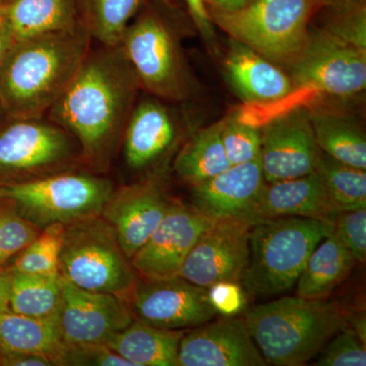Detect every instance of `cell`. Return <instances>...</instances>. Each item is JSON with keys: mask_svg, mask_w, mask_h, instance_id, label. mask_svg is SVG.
<instances>
[{"mask_svg": "<svg viewBox=\"0 0 366 366\" xmlns=\"http://www.w3.org/2000/svg\"><path fill=\"white\" fill-rule=\"evenodd\" d=\"M139 86L120 45L90 48L48 114L78 142L86 158L100 162L125 129Z\"/></svg>", "mask_w": 366, "mask_h": 366, "instance_id": "cell-1", "label": "cell"}, {"mask_svg": "<svg viewBox=\"0 0 366 366\" xmlns=\"http://www.w3.org/2000/svg\"><path fill=\"white\" fill-rule=\"evenodd\" d=\"M81 24L14 43L0 71V107L6 118L48 112L71 83L91 48Z\"/></svg>", "mask_w": 366, "mask_h": 366, "instance_id": "cell-2", "label": "cell"}, {"mask_svg": "<svg viewBox=\"0 0 366 366\" xmlns=\"http://www.w3.org/2000/svg\"><path fill=\"white\" fill-rule=\"evenodd\" d=\"M347 317L337 302L296 296L249 308L243 320L268 365L301 366L347 326Z\"/></svg>", "mask_w": 366, "mask_h": 366, "instance_id": "cell-3", "label": "cell"}, {"mask_svg": "<svg viewBox=\"0 0 366 366\" xmlns=\"http://www.w3.org/2000/svg\"><path fill=\"white\" fill-rule=\"evenodd\" d=\"M334 229V224L303 217L255 222L249 231V264L242 279L247 292L269 296L290 290L308 257Z\"/></svg>", "mask_w": 366, "mask_h": 366, "instance_id": "cell-4", "label": "cell"}, {"mask_svg": "<svg viewBox=\"0 0 366 366\" xmlns=\"http://www.w3.org/2000/svg\"><path fill=\"white\" fill-rule=\"evenodd\" d=\"M317 0H254L233 11L208 9L213 23L273 64L295 66L310 40Z\"/></svg>", "mask_w": 366, "mask_h": 366, "instance_id": "cell-5", "label": "cell"}, {"mask_svg": "<svg viewBox=\"0 0 366 366\" xmlns=\"http://www.w3.org/2000/svg\"><path fill=\"white\" fill-rule=\"evenodd\" d=\"M164 0H151L125 30L120 47L139 86L152 95L182 101L189 95V72Z\"/></svg>", "mask_w": 366, "mask_h": 366, "instance_id": "cell-6", "label": "cell"}, {"mask_svg": "<svg viewBox=\"0 0 366 366\" xmlns=\"http://www.w3.org/2000/svg\"><path fill=\"white\" fill-rule=\"evenodd\" d=\"M112 192L109 180L83 173H59L0 184V197L13 203L21 216L42 229L101 216Z\"/></svg>", "mask_w": 366, "mask_h": 366, "instance_id": "cell-7", "label": "cell"}, {"mask_svg": "<svg viewBox=\"0 0 366 366\" xmlns=\"http://www.w3.org/2000/svg\"><path fill=\"white\" fill-rule=\"evenodd\" d=\"M59 274L72 285L127 298L136 285L131 262L100 216L66 226Z\"/></svg>", "mask_w": 366, "mask_h": 366, "instance_id": "cell-8", "label": "cell"}, {"mask_svg": "<svg viewBox=\"0 0 366 366\" xmlns=\"http://www.w3.org/2000/svg\"><path fill=\"white\" fill-rule=\"evenodd\" d=\"M293 86H307L322 95H353L366 86L365 40L340 30L322 31L310 37L293 66Z\"/></svg>", "mask_w": 366, "mask_h": 366, "instance_id": "cell-9", "label": "cell"}, {"mask_svg": "<svg viewBox=\"0 0 366 366\" xmlns=\"http://www.w3.org/2000/svg\"><path fill=\"white\" fill-rule=\"evenodd\" d=\"M6 119L0 122V180L4 183L48 172L74 156V137L51 120Z\"/></svg>", "mask_w": 366, "mask_h": 366, "instance_id": "cell-10", "label": "cell"}, {"mask_svg": "<svg viewBox=\"0 0 366 366\" xmlns=\"http://www.w3.org/2000/svg\"><path fill=\"white\" fill-rule=\"evenodd\" d=\"M134 320L166 330H187L215 319L208 289L182 277L137 281L129 295Z\"/></svg>", "mask_w": 366, "mask_h": 366, "instance_id": "cell-11", "label": "cell"}, {"mask_svg": "<svg viewBox=\"0 0 366 366\" xmlns=\"http://www.w3.org/2000/svg\"><path fill=\"white\" fill-rule=\"evenodd\" d=\"M252 225L247 220L215 221L199 236L178 276L204 288L217 282L242 281Z\"/></svg>", "mask_w": 366, "mask_h": 366, "instance_id": "cell-12", "label": "cell"}, {"mask_svg": "<svg viewBox=\"0 0 366 366\" xmlns=\"http://www.w3.org/2000/svg\"><path fill=\"white\" fill-rule=\"evenodd\" d=\"M134 320L124 298L85 290L62 278L57 320L66 345L105 344Z\"/></svg>", "mask_w": 366, "mask_h": 366, "instance_id": "cell-13", "label": "cell"}, {"mask_svg": "<svg viewBox=\"0 0 366 366\" xmlns=\"http://www.w3.org/2000/svg\"><path fill=\"white\" fill-rule=\"evenodd\" d=\"M214 222L194 207L173 202L148 242L132 257V268L144 278L178 276L199 236Z\"/></svg>", "mask_w": 366, "mask_h": 366, "instance_id": "cell-14", "label": "cell"}, {"mask_svg": "<svg viewBox=\"0 0 366 366\" xmlns=\"http://www.w3.org/2000/svg\"><path fill=\"white\" fill-rule=\"evenodd\" d=\"M261 132L264 182L292 179L314 172L320 150L307 110L278 118Z\"/></svg>", "mask_w": 366, "mask_h": 366, "instance_id": "cell-15", "label": "cell"}, {"mask_svg": "<svg viewBox=\"0 0 366 366\" xmlns=\"http://www.w3.org/2000/svg\"><path fill=\"white\" fill-rule=\"evenodd\" d=\"M269 365L255 345L244 320L224 317L185 332L177 366Z\"/></svg>", "mask_w": 366, "mask_h": 366, "instance_id": "cell-16", "label": "cell"}, {"mask_svg": "<svg viewBox=\"0 0 366 366\" xmlns=\"http://www.w3.org/2000/svg\"><path fill=\"white\" fill-rule=\"evenodd\" d=\"M173 202L152 182H139L113 192L102 209L103 220L112 228L129 261L148 242Z\"/></svg>", "mask_w": 366, "mask_h": 366, "instance_id": "cell-17", "label": "cell"}, {"mask_svg": "<svg viewBox=\"0 0 366 366\" xmlns=\"http://www.w3.org/2000/svg\"><path fill=\"white\" fill-rule=\"evenodd\" d=\"M264 182L261 157L231 165L215 177L192 187V207L214 221H249Z\"/></svg>", "mask_w": 366, "mask_h": 366, "instance_id": "cell-18", "label": "cell"}, {"mask_svg": "<svg viewBox=\"0 0 366 366\" xmlns=\"http://www.w3.org/2000/svg\"><path fill=\"white\" fill-rule=\"evenodd\" d=\"M339 213L320 175L314 171L292 179L264 182L249 221L254 224L279 217H303L335 225Z\"/></svg>", "mask_w": 366, "mask_h": 366, "instance_id": "cell-19", "label": "cell"}, {"mask_svg": "<svg viewBox=\"0 0 366 366\" xmlns=\"http://www.w3.org/2000/svg\"><path fill=\"white\" fill-rule=\"evenodd\" d=\"M175 137L174 122L161 103L154 100L139 103L125 127V162L134 170L148 167L167 152Z\"/></svg>", "mask_w": 366, "mask_h": 366, "instance_id": "cell-20", "label": "cell"}, {"mask_svg": "<svg viewBox=\"0 0 366 366\" xmlns=\"http://www.w3.org/2000/svg\"><path fill=\"white\" fill-rule=\"evenodd\" d=\"M231 43L226 71L245 102H268L292 90V81L276 64L238 41Z\"/></svg>", "mask_w": 366, "mask_h": 366, "instance_id": "cell-21", "label": "cell"}, {"mask_svg": "<svg viewBox=\"0 0 366 366\" xmlns=\"http://www.w3.org/2000/svg\"><path fill=\"white\" fill-rule=\"evenodd\" d=\"M64 347L57 314L32 317L9 310L0 315V360L32 354L61 365Z\"/></svg>", "mask_w": 366, "mask_h": 366, "instance_id": "cell-22", "label": "cell"}, {"mask_svg": "<svg viewBox=\"0 0 366 366\" xmlns=\"http://www.w3.org/2000/svg\"><path fill=\"white\" fill-rule=\"evenodd\" d=\"M0 14L16 42L69 30L79 21V0H0Z\"/></svg>", "mask_w": 366, "mask_h": 366, "instance_id": "cell-23", "label": "cell"}, {"mask_svg": "<svg viewBox=\"0 0 366 366\" xmlns=\"http://www.w3.org/2000/svg\"><path fill=\"white\" fill-rule=\"evenodd\" d=\"M184 330H166L134 320L105 345L134 366H177Z\"/></svg>", "mask_w": 366, "mask_h": 366, "instance_id": "cell-24", "label": "cell"}, {"mask_svg": "<svg viewBox=\"0 0 366 366\" xmlns=\"http://www.w3.org/2000/svg\"><path fill=\"white\" fill-rule=\"evenodd\" d=\"M355 259L335 233L319 243L308 257L296 282L297 296L305 300H325L345 280Z\"/></svg>", "mask_w": 366, "mask_h": 366, "instance_id": "cell-25", "label": "cell"}, {"mask_svg": "<svg viewBox=\"0 0 366 366\" xmlns=\"http://www.w3.org/2000/svg\"><path fill=\"white\" fill-rule=\"evenodd\" d=\"M221 132L222 122H219L197 132L183 146L174 162V170L183 182L196 187L230 167Z\"/></svg>", "mask_w": 366, "mask_h": 366, "instance_id": "cell-26", "label": "cell"}, {"mask_svg": "<svg viewBox=\"0 0 366 366\" xmlns=\"http://www.w3.org/2000/svg\"><path fill=\"white\" fill-rule=\"evenodd\" d=\"M151 0H79V21L100 45L117 46L125 30Z\"/></svg>", "mask_w": 366, "mask_h": 366, "instance_id": "cell-27", "label": "cell"}, {"mask_svg": "<svg viewBox=\"0 0 366 366\" xmlns=\"http://www.w3.org/2000/svg\"><path fill=\"white\" fill-rule=\"evenodd\" d=\"M11 273V312L32 317H47L57 314L61 300L60 274Z\"/></svg>", "mask_w": 366, "mask_h": 366, "instance_id": "cell-28", "label": "cell"}, {"mask_svg": "<svg viewBox=\"0 0 366 366\" xmlns=\"http://www.w3.org/2000/svg\"><path fill=\"white\" fill-rule=\"evenodd\" d=\"M315 142L327 156L358 169H366V139L356 125L331 115L310 117Z\"/></svg>", "mask_w": 366, "mask_h": 366, "instance_id": "cell-29", "label": "cell"}, {"mask_svg": "<svg viewBox=\"0 0 366 366\" xmlns=\"http://www.w3.org/2000/svg\"><path fill=\"white\" fill-rule=\"evenodd\" d=\"M315 171L339 211L366 208L365 170L339 162L320 151Z\"/></svg>", "mask_w": 366, "mask_h": 366, "instance_id": "cell-30", "label": "cell"}, {"mask_svg": "<svg viewBox=\"0 0 366 366\" xmlns=\"http://www.w3.org/2000/svg\"><path fill=\"white\" fill-rule=\"evenodd\" d=\"M66 226L51 224L43 228L37 237L16 257L14 273L59 274V257Z\"/></svg>", "mask_w": 366, "mask_h": 366, "instance_id": "cell-31", "label": "cell"}, {"mask_svg": "<svg viewBox=\"0 0 366 366\" xmlns=\"http://www.w3.org/2000/svg\"><path fill=\"white\" fill-rule=\"evenodd\" d=\"M322 96L320 92L310 86H293L292 90L283 97L268 102H245L234 117L242 124L262 129L278 118L305 109Z\"/></svg>", "mask_w": 366, "mask_h": 366, "instance_id": "cell-32", "label": "cell"}, {"mask_svg": "<svg viewBox=\"0 0 366 366\" xmlns=\"http://www.w3.org/2000/svg\"><path fill=\"white\" fill-rule=\"evenodd\" d=\"M222 143L229 163L238 165L261 157L262 132L235 119L222 122Z\"/></svg>", "mask_w": 366, "mask_h": 366, "instance_id": "cell-33", "label": "cell"}, {"mask_svg": "<svg viewBox=\"0 0 366 366\" xmlns=\"http://www.w3.org/2000/svg\"><path fill=\"white\" fill-rule=\"evenodd\" d=\"M317 366H365L366 344L347 326L334 335L320 351Z\"/></svg>", "mask_w": 366, "mask_h": 366, "instance_id": "cell-34", "label": "cell"}, {"mask_svg": "<svg viewBox=\"0 0 366 366\" xmlns=\"http://www.w3.org/2000/svg\"><path fill=\"white\" fill-rule=\"evenodd\" d=\"M39 234V228L13 212L0 213V268L24 249Z\"/></svg>", "mask_w": 366, "mask_h": 366, "instance_id": "cell-35", "label": "cell"}, {"mask_svg": "<svg viewBox=\"0 0 366 366\" xmlns=\"http://www.w3.org/2000/svg\"><path fill=\"white\" fill-rule=\"evenodd\" d=\"M334 233L356 262L365 264L366 259V208L343 211L335 222Z\"/></svg>", "mask_w": 366, "mask_h": 366, "instance_id": "cell-36", "label": "cell"}, {"mask_svg": "<svg viewBox=\"0 0 366 366\" xmlns=\"http://www.w3.org/2000/svg\"><path fill=\"white\" fill-rule=\"evenodd\" d=\"M61 365L134 366L105 344L66 345Z\"/></svg>", "mask_w": 366, "mask_h": 366, "instance_id": "cell-37", "label": "cell"}, {"mask_svg": "<svg viewBox=\"0 0 366 366\" xmlns=\"http://www.w3.org/2000/svg\"><path fill=\"white\" fill-rule=\"evenodd\" d=\"M207 289L209 302L217 315L233 317L242 312L247 305V297L239 282H217Z\"/></svg>", "mask_w": 366, "mask_h": 366, "instance_id": "cell-38", "label": "cell"}, {"mask_svg": "<svg viewBox=\"0 0 366 366\" xmlns=\"http://www.w3.org/2000/svg\"><path fill=\"white\" fill-rule=\"evenodd\" d=\"M194 25L207 39H213V21L209 16L208 6L204 0H184Z\"/></svg>", "mask_w": 366, "mask_h": 366, "instance_id": "cell-39", "label": "cell"}, {"mask_svg": "<svg viewBox=\"0 0 366 366\" xmlns=\"http://www.w3.org/2000/svg\"><path fill=\"white\" fill-rule=\"evenodd\" d=\"M16 39L9 24L0 14V71L6 61L7 55L14 47Z\"/></svg>", "mask_w": 366, "mask_h": 366, "instance_id": "cell-40", "label": "cell"}, {"mask_svg": "<svg viewBox=\"0 0 366 366\" xmlns=\"http://www.w3.org/2000/svg\"><path fill=\"white\" fill-rule=\"evenodd\" d=\"M1 365L11 366H50L54 365L49 358L40 355H20L0 360Z\"/></svg>", "mask_w": 366, "mask_h": 366, "instance_id": "cell-41", "label": "cell"}, {"mask_svg": "<svg viewBox=\"0 0 366 366\" xmlns=\"http://www.w3.org/2000/svg\"><path fill=\"white\" fill-rule=\"evenodd\" d=\"M11 271L0 269V315L9 310V295H11Z\"/></svg>", "mask_w": 366, "mask_h": 366, "instance_id": "cell-42", "label": "cell"}, {"mask_svg": "<svg viewBox=\"0 0 366 366\" xmlns=\"http://www.w3.org/2000/svg\"><path fill=\"white\" fill-rule=\"evenodd\" d=\"M211 9L223 11H233L247 6L254 0H204Z\"/></svg>", "mask_w": 366, "mask_h": 366, "instance_id": "cell-43", "label": "cell"}, {"mask_svg": "<svg viewBox=\"0 0 366 366\" xmlns=\"http://www.w3.org/2000/svg\"><path fill=\"white\" fill-rule=\"evenodd\" d=\"M347 325L351 330L357 335L363 343L366 344V320L365 315H354L347 317Z\"/></svg>", "mask_w": 366, "mask_h": 366, "instance_id": "cell-44", "label": "cell"}, {"mask_svg": "<svg viewBox=\"0 0 366 366\" xmlns=\"http://www.w3.org/2000/svg\"><path fill=\"white\" fill-rule=\"evenodd\" d=\"M2 118H4V112H2L1 107H0V122H2Z\"/></svg>", "mask_w": 366, "mask_h": 366, "instance_id": "cell-45", "label": "cell"}]
</instances>
